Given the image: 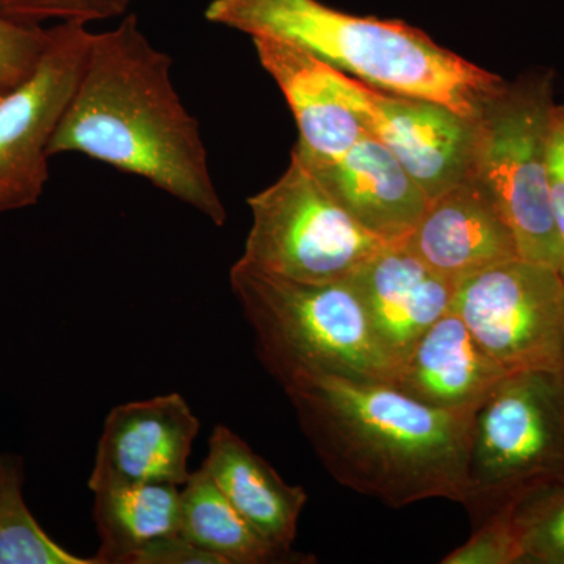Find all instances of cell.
<instances>
[{"label": "cell", "mask_w": 564, "mask_h": 564, "mask_svg": "<svg viewBox=\"0 0 564 564\" xmlns=\"http://www.w3.org/2000/svg\"><path fill=\"white\" fill-rule=\"evenodd\" d=\"M172 65L135 14L111 31L91 32L50 154L74 152L143 177L221 228L228 212L212 180L199 122L174 88Z\"/></svg>", "instance_id": "1"}, {"label": "cell", "mask_w": 564, "mask_h": 564, "mask_svg": "<svg viewBox=\"0 0 564 564\" xmlns=\"http://www.w3.org/2000/svg\"><path fill=\"white\" fill-rule=\"evenodd\" d=\"M284 391L337 484L395 510L429 499L463 505L475 410H441L392 384L334 375Z\"/></svg>", "instance_id": "2"}, {"label": "cell", "mask_w": 564, "mask_h": 564, "mask_svg": "<svg viewBox=\"0 0 564 564\" xmlns=\"http://www.w3.org/2000/svg\"><path fill=\"white\" fill-rule=\"evenodd\" d=\"M204 18L251 39L291 41L355 79L441 104L470 121L508 87L404 21L355 17L321 0H210Z\"/></svg>", "instance_id": "3"}, {"label": "cell", "mask_w": 564, "mask_h": 564, "mask_svg": "<svg viewBox=\"0 0 564 564\" xmlns=\"http://www.w3.org/2000/svg\"><path fill=\"white\" fill-rule=\"evenodd\" d=\"M229 281L259 362L282 389L322 375L391 384L397 361L375 336L350 281L307 284L239 261Z\"/></svg>", "instance_id": "4"}, {"label": "cell", "mask_w": 564, "mask_h": 564, "mask_svg": "<svg viewBox=\"0 0 564 564\" xmlns=\"http://www.w3.org/2000/svg\"><path fill=\"white\" fill-rule=\"evenodd\" d=\"M562 478V369L507 375L474 413L463 502L473 527Z\"/></svg>", "instance_id": "5"}, {"label": "cell", "mask_w": 564, "mask_h": 564, "mask_svg": "<svg viewBox=\"0 0 564 564\" xmlns=\"http://www.w3.org/2000/svg\"><path fill=\"white\" fill-rule=\"evenodd\" d=\"M251 228L240 263L307 284L345 281L383 248L336 202L293 148L280 180L248 198Z\"/></svg>", "instance_id": "6"}, {"label": "cell", "mask_w": 564, "mask_h": 564, "mask_svg": "<svg viewBox=\"0 0 564 564\" xmlns=\"http://www.w3.org/2000/svg\"><path fill=\"white\" fill-rule=\"evenodd\" d=\"M551 77L508 85L478 120L473 174L491 193L513 232L519 256L560 269L564 243L549 185Z\"/></svg>", "instance_id": "7"}, {"label": "cell", "mask_w": 564, "mask_h": 564, "mask_svg": "<svg viewBox=\"0 0 564 564\" xmlns=\"http://www.w3.org/2000/svg\"><path fill=\"white\" fill-rule=\"evenodd\" d=\"M452 310L507 369H562L564 278L560 269L514 258L455 282Z\"/></svg>", "instance_id": "8"}, {"label": "cell", "mask_w": 564, "mask_h": 564, "mask_svg": "<svg viewBox=\"0 0 564 564\" xmlns=\"http://www.w3.org/2000/svg\"><path fill=\"white\" fill-rule=\"evenodd\" d=\"M91 32L50 28V43L29 79L0 96V215L35 206L50 181V144L79 82Z\"/></svg>", "instance_id": "9"}, {"label": "cell", "mask_w": 564, "mask_h": 564, "mask_svg": "<svg viewBox=\"0 0 564 564\" xmlns=\"http://www.w3.org/2000/svg\"><path fill=\"white\" fill-rule=\"evenodd\" d=\"M332 79L366 131L392 152L429 199L473 174L478 121L441 104L380 90L333 66Z\"/></svg>", "instance_id": "10"}, {"label": "cell", "mask_w": 564, "mask_h": 564, "mask_svg": "<svg viewBox=\"0 0 564 564\" xmlns=\"http://www.w3.org/2000/svg\"><path fill=\"white\" fill-rule=\"evenodd\" d=\"M199 430L202 422L177 392L115 406L104 422L88 488L184 486Z\"/></svg>", "instance_id": "11"}, {"label": "cell", "mask_w": 564, "mask_h": 564, "mask_svg": "<svg viewBox=\"0 0 564 564\" xmlns=\"http://www.w3.org/2000/svg\"><path fill=\"white\" fill-rule=\"evenodd\" d=\"M403 243L430 269L454 282L521 258L502 212L474 174L430 199Z\"/></svg>", "instance_id": "12"}, {"label": "cell", "mask_w": 564, "mask_h": 564, "mask_svg": "<svg viewBox=\"0 0 564 564\" xmlns=\"http://www.w3.org/2000/svg\"><path fill=\"white\" fill-rule=\"evenodd\" d=\"M348 281L375 336L395 361L454 304L455 282L430 269L403 242L384 245Z\"/></svg>", "instance_id": "13"}, {"label": "cell", "mask_w": 564, "mask_h": 564, "mask_svg": "<svg viewBox=\"0 0 564 564\" xmlns=\"http://www.w3.org/2000/svg\"><path fill=\"white\" fill-rule=\"evenodd\" d=\"M295 148L352 220L381 242H403L421 220L429 196L370 133L334 162L317 161Z\"/></svg>", "instance_id": "14"}, {"label": "cell", "mask_w": 564, "mask_h": 564, "mask_svg": "<svg viewBox=\"0 0 564 564\" xmlns=\"http://www.w3.org/2000/svg\"><path fill=\"white\" fill-rule=\"evenodd\" d=\"M251 40L262 68L291 107L300 132L296 147L317 161L334 162L369 133L337 91L328 63L291 41L265 35Z\"/></svg>", "instance_id": "15"}, {"label": "cell", "mask_w": 564, "mask_h": 564, "mask_svg": "<svg viewBox=\"0 0 564 564\" xmlns=\"http://www.w3.org/2000/svg\"><path fill=\"white\" fill-rule=\"evenodd\" d=\"M508 372L474 339L462 317L443 315L397 361L391 384L441 410H477Z\"/></svg>", "instance_id": "16"}, {"label": "cell", "mask_w": 564, "mask_h": 564, "mask_svg": "<svg viewBox=\"0 0 564 564\" xmlns=\"http://www.w3.org/2000/svg\"><path fill=\"white\" fill-rule=\"evenodd\" d=\"M229 503L274 547L293 552L307 503L303 486L291 485L239 434L217 425L203 463Z\"/></svg>", "instance_id": "17"}, {"label": "cell", "mask_w": 564, "mask_h": 564, "mask_svg": "<svg viewBox=\"0 0 564 564\" xmlns=\"http://www.w3.org/2000/svg\"><path fill=\"white\" fill-rule=\"evenodd\" d=\"M181 536L217 556L221 564L313 563L314 556L274 547L223 496L204 467L181 491Z\"/></svg>", "instance_id": "18"}, {"label": "cell", "mask_w": 564, "mask_h": 564, "mask_svg": "<svg viewBox=\"0 0 564 564\" xmlns=\"http://www.w3.org/2000/svg\"><path fill=\"white\" fill-rule=\"evenodd\" d=\"M95 494L93 519L98 530L101 564H131L144 545L180 533V486H120Z\"/></svg>", "instance_id": "19"}, {"label": "cell", "mask_w": 564, "mask_h": 564, "mask_svg": "<svg viewBox=\"0 0 564 564\" xmlns=\"http://www.w3.org/2000/svg\"><path fill=\"white\" fill-rule=\"evenodd\" d=\"M24 463L0 454V564H101L70 554L44 532L25 503Z\"/></svg>", "instance_id": "20"}, {"label": "cell", "mask_w": 564, "mask_h": 564, "mask_svg": "<svg viewBox=\"0 0 564 564\" xmlns=\"http://www.w3.org/2000/svg\"><path fill=\"white\" fill-rule=\"evenodd\" d=\"M521 564H564V478L525 494L511 508Z\"/></svg>", "instance_id": "21"}, {"label": "cell", "mask_w": 564, "mask_h": 564, "mask_svg": "<svg viewBox=\"0 0 564 564\" xmlns=\"http://www.w3.org/2000/svg\"><path fill=\"white\" fill-rule=\"evenodd\" d=\"M132 0H0V18L24 28L84 24L122 18Z\"/></svg>", "instance_id": "22"}, {"label": "cell", "mask_w": 564, "mask_h": 564, "mask_svg": "<svg viewBox=\"0 0 564 564\" xmlns=\"http://www.w3.org/2000/svg\"><path fill=\"white\" fill-rule=\"evenodd\" d=\"M511 508L513 505L474 525L469 540L445 556L441 563L521 564V545L511 518Z\"/></svg>", "instance_id": "23"}, {"label": "cell", "mask_w": 564, "mask_h": 564, "mask_svg": "<svg viewBox=\"0 0 564 564\" xmlns=\"http://www.w3.org/2000/svg\"><path fill=\"white\" fill-rule=\"evenodd\" d=\"M50 43V28H24L0 18V88L11 90L32 76Z\"/></svg>", "instance_id": "24"}, {"label": "cell", "mask_w": 564, "mask_h": 564, "mask_svg": "<svg viewBox=\"0 0 564 564\" xmlns=\"http://www.w3.org/2000/svg\"><path fill=\"white\" fill-rule=\"evenodd\" d=\"M549 185L560 237L564 243V106L554 104L547 132Z\"/></svg>", "instance_id": "25"}, {"label": "cell", "mask_w": 564, "mask_h": 564, "mask_svg": "<svg viewBox=\"0 0 564 564\" xmlns=\"http://www.w3.org/2000/svg\"><path fill=\"white\" fill-rule=\"evenodd\" d=\"M131 564H221L217 556L209 554L187 538L177 534L159 538L133 556Z\"/></svg>", "instance_id": "26"}, {"label": "cell", "mask_w": 564, "mask_h": 564, "mask_svg": "<svg viewBox=\"0 0 564 564\" xmlns=\"http://www.w3.org/2000/svg\"><path fill=\"white\" fill-rule=\"evenodd\" d=\"M560 272H562L564 278V259L562 265H560ZM562 372L564 375V325H563V340H562Z\"/></svg>", "instance_id": "27"}, {"label": "cell", "mask_w": 564, "mask_h": 564, "mask_svg": "<svg viewBox=\"0 0 564 564\" xmlns=\"http://www.w3.org/2000/svg\"><path fill=\"white\" fill-rule=\"evenodd\" d=\"M7 90H2V88H0V96L3 95V93H6Z\"/></svg>", "instance_id": "28"}]
</instances>
